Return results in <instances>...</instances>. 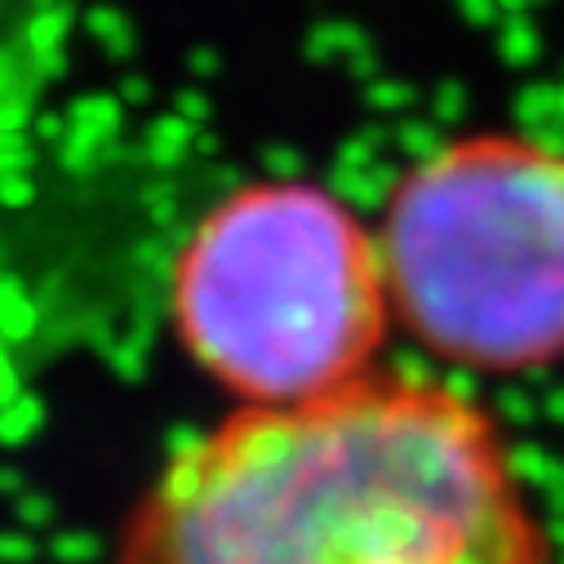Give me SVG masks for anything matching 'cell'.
I'll list each match as a JSON object with an SVG mask.
<instances>
[{
	"mask_svg": "<svg viewBox=\"0 0 564 564\" xmlns=\"http://www.w3.org/2000/svg\"><path fill=\"white\" fill-rule=\"evenodd\" d=\"M170 316L200 373L245 409L329 395L373 373L391 316L378 236L325 187L245 183L187 231Z\"/></svg>",
	"mask_w": 564,
	"mask_h": 564,
	"instance_id": "obj_2",
	"label": "cell"
},
{
	"mask_svg": "<svg viewBox=\"0 0 564 564\" xmlns=\"http://www.w3.org/2000/svg\"><path fill=\"white\" fill-rule=\"evenodd\" d=\"M378 258L391 316L432 356L524 373L564 356V152L471 133L387 196Z\"/></svg>",
	"mask_w": 564,
	"mask_h": 564,
	"instance_id": "obj_3",
	"label": "cell"
},
{
	"mask_svg": "<svg viewBox=\"0 0 564 564\" xmlns=\"http://www.w3.org/2000/svg\"><path fill=\"white\" fill-rule=\"evenodd\" d=\"M116 564H551V546L476 400L365 373L178 449Z\"/></svg>",
	"mask_w": 564,
	"mask_h": 564,
	"instance_id": "obj_1",
	"label": "cell"
}]
</instances>
